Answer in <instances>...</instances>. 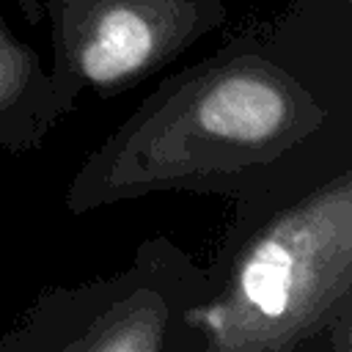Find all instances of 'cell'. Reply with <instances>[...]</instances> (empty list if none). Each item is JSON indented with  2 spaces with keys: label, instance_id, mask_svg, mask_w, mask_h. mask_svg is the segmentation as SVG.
Instances as JSON below:
<instances>
[{
  "label": "cell",
  "instance_id": "cell-1",
  "mask_svg": "<svg viewBox=\"0 0 352 352\" xmlns=\"http://www.w3.org/2000/svg\"><path fill=\"white\" fill-rule=\"evenodd\" d=\"M352 162V8L289 0L154 85L74 170L66 209L151 192L289 195Z\"/></svg>",
  "mask_w": 352,
  "mask_h": 352
},
{
  "label": "cell",
  "instance_id": "cell-2",
  "mask_svg": "<svg viewBox=\"0 0 352 352\" xmlns=\"http://www.w3.org/2000/svg\"><path fill=\"white\" fill-rule=\"evenodd\" d=\"M209 272L187 314L198 352H352V162L234 204Z\"/></svg>",
  "mask_w": 352,
  "mask_h": 352
},
{
  "label": "cell",
  "instance_id": "cell-3",
  "mask_svg": "<svg viewBox=\"0 0 352 352\" xmlns=\"http://www.w3.org/2000/svg\"><path fill=\"white\" fill-rule=\"evenodd\" d=\"M209 280V267L173 239L146 236L124 270L41 289L0 330V352H198L187 314Z\"/></svg>",
  "mask_w": 352,
  "mask_h": 352
},
{
  "label": "cell",
  "instance_id": "cell-4",
  "mask_svg": "<svg viewBox=\"0 0 352 352\" xmlns=\"http://www.w3.org/2000/svg\"><path fill=\"white\" fill-rule=\"evenodd\" d=\"M52 44L50 77L72 113L82 91L113 99L226 25L223 0H16Z\"/></svg>",
  "mask_w": 352,
  "mask_h": 352
},
{
  "label": "cell",
  "instance_id": "cell-5",
  "mask_svg": "<svg viewBox=\"0 0 352 352\" xmlns=\"http://www.w3.org/2000/svg\"><path fill=\"white\" fill-rule=\"evenodd\" d=\"M66 113L50 69L14 36L0 11V151L14 157L36 151Z\"/></svg>",
  "mask_w": 352,
  "mask_h": 352
},
{
  "label": "cell",
  "instance_id": "cell-6",
  "mask_svg": "<svg viewBox=\"0 0 352 352\" xmlns=\"http://www.w3.org/2000/svg\"><path fill=\"white\" fill-rule=\"evenodd\" d=\"M330 3H338V6H346V8H352V0H330Z\"/></svg>",
  "mask_w": 352,
  "mask_h": 352
}]
</instances>
